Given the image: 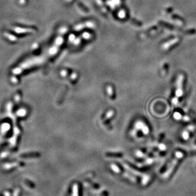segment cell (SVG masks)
Masks as SVG:
<instances>
[{
  "label": "cell",
  "instance_id": "cell-1",
  "mask_svg": "<svg viewBox=\"0 0 196 196\" xmlns=\"http://www.w3.org/2000/svg\"><path fill=\"white\" fill-rule=\"evenodd\" d=\"M105 155L108 157H114V158H120L123 156V154L122 153H112V152H107L106 153Z\"/></svg>",
  "mask_w": 196,
  "mask_h": 196
},
{
  "label": "cell",
  "instance_id": "cell-2",
  "mask_svg": "<svg viewBox=\"0 0 196 196\" xmlns=\"http://www.w3.org/2000/svg\"><path fill=\"white\" fill-rule=\"evenodd\" d=\"M79 185L78 183H75L73 186V196H79Z\"/></svg>",
  "mask_w": 196,
  "mask_h": 196
},
{
  "label": "cell",
  "instance_id": "cell-3",
  "mask_svg": "<svg viewBox=\"0 0 196 196\" xmlns=\"http://www.w3.org/2000/svg\"><path fill=\"white\" fill-rule=\"evenodd\" d=\"M102 196H108V192L106 191H104L102 193Z\"/></svg>",
  "mask_w": 196,
  "mask_h": 196
}]
</instances>
